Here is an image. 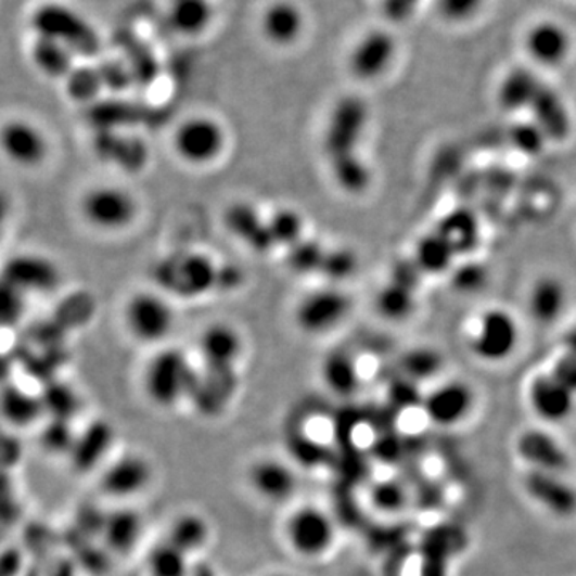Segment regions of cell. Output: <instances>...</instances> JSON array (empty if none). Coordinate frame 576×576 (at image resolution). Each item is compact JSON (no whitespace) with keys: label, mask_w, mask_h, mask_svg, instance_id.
Here are the masks:
<instances>
[{"label":"cell","mask_w":576,"mask_h":576,"mask_svg":"<svg viewBox=\"0 0 576 576\" xmlns=\"http://www.w3.org/2000/svg\"><path fill=\"white\" fill-rule=\"evenodd\" d=\"M197 382L188 357L175 348L156 354L144 376L148 396L159 407H171L184 396H192Z\"/></svg>","instance_id":"1"},{"label":"cell","mask_w":576,"mask_h":576,"mask_svg":"<svg viewBox=\"0 0 576 576\" xmlns=\"http://www.w3.org/2000/svg\"><path fill=\"white\" fill-rule=\"evenodd\" d=\"M33 28L40 37L59 40L73 53L80 56H95L101 42L95 29L67 7L59 3L42 5L33 16Z\"/></svg>","instance_id":"2"},{"label":"cell","mask_w":576,"mask_h":576,"mask_svg":"<svg viewBox=\"0 0 576 576\" xmlns=\"http://www.w3.org/2000/svg\"><path fill=\"white\" fill-rule=\"evenodd\" d=\"M369 123V106L362 98H340L330 113L323 135V150L329 161L357 153L363 131Z\"/></svg>","instance_id":"3"},{"label":"cell","mask_w":576,"mask_h":576,"mask_svg":"<svg viewBox=\"0 0 576 576\" xmlns=\"http://www.w3.org/2000/svg\"><path fill=\"white\" fill-rule=\"evenodd\" d=\"M220 266L210 256L190 254L167 259L157 269L161 284L183 298H197L218 287Z\"/></svg>","instance_id":"4"},{"label":"cell","mask_w":576,"mask_h":576,"mask_svg":"<svg viewBox=\"0 0 576 576\" xmlns=\"http://www.w3.org/2000/svg\"><path fill=\"white\" fill-rule=\"evenodd\" d=\"M225 144L223 127L205 116L184 120L174 135L178 156L192 165L210 164L223 153Z\"/></svg>","instance_id":"5"},{"label":"cell","mask_w":576,"mask_h":576,"mask_svg":"<svg viewBox=\"0 0 576 576\" xmlns=\"http://www.w3.org/2000/svg\"><path fill=\"white\" fill-rule=\"evenodd\" d=\"M333 524L329 515L315 507H303L289 515L285 538L295 554L315 559L333 543Z\"/></svg>","instance_id":"6"},{"label":"cell","mask_w":576,"mask_h":576,"mask_svg":"<svg viewBox=\"0 0 576 576\" xmlns=\"http://www.w3.org/2000/svg\"><path fill=\"white\" fill-rule=\"evenodd\" d=\"M80 210L86 220L95 228L116 231L133 221L137 202L127 191L119 188L100 187L84 195Z\"/></svg>","instance_id":"7"},{"label":"cell","mask_w":576,"mask_h":576,"mask_svg":"<svg viewBox=\"0 0 576 576\" xmlns=\"http://www.w3.org/2000/svg\"><path fill=\"white\" fill-rule=\"evenodd\" d=\"M126 320L130 332L141 342H162L170 333L175 318L170 305L154 293H138L128 302Z\"/></svg>","instance_id":"8"},{"label":"cell","mask_w":576,"mask_h":576,"mask_svg":"<svg viewBox=\"0 0 576 576\" xmlns=\"http://www.w3.org/2000/svg\"><path fill=\"white\" fill-rule=\"evenodd\" d=\"M351 311V299L335 289L309 293L296 308V323L306 333H323L338 325Z\"/></svg>","instance_id":"9"},{"label":"cell","mask_w":576,"mask_h":576,"mask_svg":"<svg viewBox=\"0 0 576 576\" xmlns=\"http://www.w3.org/2000/svg\"><path fill=\"white\" fill-rule=\"evenodd\" d=\"M396 56V37L386 29H372L357 40L349 56V67L357 79H379L389 69Z\"/></svg>","instance_id":"10"},{"label":"cell","mask_w":576,"mask_h":576,"mask_svg":"<svg viewBox=\"0 0 576 576\" xmlns=\"http://www.w3.org/2000/svg\"><path fill=\"white\" fill-rule=\"evenodd\" d=\"M525 52L541 66H559L571 55L574 39L562 23L540 20L527 29L524 37Z\"/></svg>","instance_id":"11"},{"label":"cell","mask_w":576,"mask_h":576,"mask_svg":"<svg viewBox=\"0 0 576 576\" xmlns=\"http://www.w3.org/2000/svg\"><path fill=\"white\" fill-rule=\"evenodd\" d=\"M87 117L97 130H123V127L159 123L164 114L137 101L107 100L89 104Z\"/></svg>","instance_id":"12"},{"label":"cell","mask_w":576,"mask_h":576,"mask_svg":"<svg viewBox=\"0 0 576 576\" xmlns=\"http://www.w3.org/2000/svg\"><path fill=\"white\" fill-rule=\"evenodd\" d=\"M517 338L519 329L514 318L501 309H491L481 320L474 351L484 360L498 362L514 351Z\"/></svg>","instance_id":"13"},{"label":"cell","mask_w":576,"mask_h":576,"mask_svg":"<svg viewBox=\"0 0 576 576\" xmlns=\"http://www.w3.org/2000/svg\"><path fill=\"white\" fill-rule=\"evenodd\" d=\"M93 150L104 162H111L128 174L140 171L150 159L146 143L135 135L120 130H97Z\"/></svg>","instance_id":"14"},{"label":"cell","mask_w":576,"mask_h":576,"mask_svg":"<svg viewBox=\"0 0 576 576\" xmlns=\"http://www.w3.org/2000/svg\"><path fill=\"white\" fill-rule=\"evenodd\" d=\"M3 284L20 292H50L60 284V271L50 259L37 255H18L7 263Z\"/></svg>","instance_id":"15"},{"label":"cell","mask_w":576,"mask_h":576,"mask_svg":"<svg viewBox=\"0 0 576 576\" xmlns=\"http://www.w3.org/2000/svg\"><path fill=\"white\" fill-rule=\"evenodd\" d=\"M226 229L239 241L244 242L255 254L266 255L276 248L268 220L259 215L254 205L235 202L226 208L223 215Z\"/></svg>","instance_id":"16"},{"label":"cell","mask_w":576,"mask_h":576,"mask_svg":"<svg viewBox=\"0 0 576 576\" xmlns=\"http://www.w3.org/2000/svg\"><path fill=\"white\" fill-rule=\"evenodd\" d=\"M153 471L150 463L138 455H126L106 468L101 476V490L107 497L124 500L141 494L150 485Z\"/></svg>","instance_id":"17"},{"label":"cell","mask_w":576,"mask_h":576,"mask_svg":"<svg viewBox=\"0 0 576 576\" xmlns=\"http://www.w3.org/2000/svg\"><path fill=\"white\" fill-rule=\"evenodd\" d=\"M463 532L455 525H437L421 541L420 576H447V562L463 548Z\"/></svg>","instance_id":"18"},{"label":"cell","mask_w":576,"mask_h":576,"mask_svg":"<svg viewBox=\"0 0 576 576\" xmlns=\"http://www.w3.org/2000/svg\"><path fill=\"white\" fill-rule=\"evenodd\" d=\"M248 481L259 497L272 503L290 500L295 495L296 485H298L295 471L284 461L274 460V458H266V460H258L252 464Z\"/></svg>","instance_id":"19"},{"label":"cell","mask_w":576,"mask_h":576,"mask_svg":"<svg viewBox=\"0 0 576 576\" xmlns=\"http://www.w3.org/2000/svg\"><path fill=\"white\" fill-rule=\"evenodd\" d=\"M241 338L231 327L225 323H215L208 327L201 338L202 362L205 366V372L232 373L235 359L241 353Z\"/></svg>","instance_id":"20"},{"label":"cell","mask_w":576,"mask_h":576,"mask_svg":"<svg viewBox=\"0 0 576 576\" xmlns=\"http://www.w3.org/2000/svg\"><path fill=\"white\" fill-rule=\"evenodd\" d=\"M2 148L7 157L22 167L39 165L47 156L46 138L23 120H12L3 127Z\"/></svg>","instance_id":"21"},{"label":"cell","mask_w":576,"mask_h":576,"mask_svg":"<svg viewBox=\"0 0 576 576\" xmlns=\"http://www.w3.org/2000/svg\"><path fill=\"white\" fill-rule=\"evenodd\" d=\"M528 110L534 114V123L545 131L548 140L562 141L571 135V113L561 95L548 84H541Z\"/></svg>","instance_id":"22"},{"label":"cell","mask_w":576,"mask_h":576,"mask_svg":"<svg viewBox=\"0 0 576 576\" xmlns=\"http://www.w3.org/2000/svg\"><path fill=\"white\" fill-rule=\"evenodd\" d=\"M114 443V431L106 421H93L86 431L77 434L69 460L74 471L87 474L100 466Z\"/></svg>","instance_id":"23"},{"label":"cell","mask_w":576,"mask_h":576,"mask_svg":"<svg viewBox=\"0 0 576 576\" xmlns=\"http://www.w3.org/2000/svg\"><path fill=\"white\" fill-rule=\"evenodd\" d=\"M525 490L538 503L561 517H567L576 512V491L571 485L558 479L554 474L540 470L532 471L525 477Z\"/></svg>","instance_id":"24"},{"label":"cell","mask_w":576,"mask_h":576,"mask_svg":"<svg viewBox=\"0 0 576 576\" xmlns=\"http://www.w3.org/2000/svg\"><path fill=\"white\" fill-rule=\"evenodd\" d=\"M141 534H143L141 515L130 508H120V510L107 512L101 540L107 551L126 555L133 551L135 546L140 541Z\"/></svg>","instance_id":"25"},{"label":"cell","mask_w":576,"mask_h":576,"mask_svg":"<svg viewBox=\"0 0 576 576\" xmlns=\"http://www.w3.org/2000/svg\"><path fill=\"white\" fill-rule=\"evenodd\" d=\"M530 402L537 415L562 421L574 410V394L552 375H541L530 386Z\"/></svg>","instance_id":"26"},{"label":"cell","mask_w":576,"mask_h":576,"mask_svg":"<svg viewBox=\"0 0 576 576\" xmlns=\"http://www.w3.org/2000/svg\"><path fill=\"white\" fill-rule=\"evenodd\" d=\"M473 394L463 383H450L424 400L426 415L437 424H453L470 412Z\"/></svg>","instance_id":"27"},{"label":"cell","mask_w":576,"mask_h":576,"mask_svg":"<svg viewBox=\"0 0 576 576\" xmlns=\"http://www.w3.org/2000/svg\"><path fill=\"white\" fill-rule=\"evenodd\" d=\"M517 450L524 460L546 473H558L568 468V455L543 431H527L517 443Z\"/></svg>","instance_id":"28"},{"label":"cell","mask_w":576,"mask_h":576,"mask_svg":"<svg viewBox=\"0 0 576 576\" xmlns=\"http://www.w3.org/2000/svg\"><path fill=\"white\" fill-rule=\"evenodd\" d=\"M543 80L530 67H512L498 87V103L511 113L528 110Z\"/></svg>","instance_id":"29"},{"label":"cell","mask_w":576,"mask_h":576,"mask_svg":"<svg viewBox=\"0 0 576 576\" xmlns=\"http://www.w3.org/2000/svg\"><path fill=\"white\" fill-rule=\"evenodd\" d=\"M117 42L126 56L124 62L130 67L135 86L148 87L156 82L161 66L151 47L131 33H120Z\"/></svg>","instance_id":"30"},{"label":"cell","mask_w":576,"mask_h":576,"mask_svg":"<svg viewBox=\"0 0 576 576\" xmlns=\"http://www.w3.org/2000/svg\"><path fill=\"white\" fill-rule=\"evenodd\" d=\"M2 412L5 421L15 427H28L39 420L43 412L40 394H33L20 384H7L2 394Z\"/></svg>","instance_id":"31"},{"label":"cell","mask_w":576,"mask_h":576,"mask_svg":"<svg viewBox=\"0 0 576 576\" xmlns=\"http://www.w3.org/2000/svg\"><path fill=\"white\" fill-rule=\"evenodd\" d=\"M303 29V15L295 3L281 0L266 10L263 18V31L266 37L279 46H287L296 40Z\"/></svg>","instance_id":"32"},{"label":"cell","mask_w":576,"mask_h":576,"mask_svg":"<svg viewBox=\"0 0 576 576\" xmlns=\"http://www.w3.org/2000/svg\"><path fill=\"white\" fill-rule=\"evenodd\" d=\"M437 232L453 248L455 255H466L476 248L479 242V223L466 208L453 210L440 220Z\"/></svg>","instance_id":"33"},{"label":"cell","mask_w":576,"mask_h":576,"mask_svg":"<svg viewBox=\"0 0 576 576\" xmlns=\"http://www.w3.org/2000/svg\"><path fill=\"white\" fill-rule=\"evenodd\" d=\"M528 302L532 316L537 322L551 323L564 311L567 292L559 279L543 278L532 289Z\"/></svg>","instance_id":"34"},{"label":"cell","mask_w":576,"mask_h":576,"mask_svg":"<svg viewBox=\"0 0 576 576\" xmlns=\"http://www.w3.org/2000/svg\"><path fill=\"white\" fill-rule=\"evenodd\" d=\"M73 55L74 53L67 47L49 37H37L33 46L34 64L50 77L66 79L74 69Z\"/></svg>","instance_id":"35"},{"label":"cell","mask_w":576,"mask_h":576,"mask_svg":"<svg viewBox=\"0 0 576 576\" xmlns=\"http://www.w3.org/2000/svg\"><path fill=\"white\" fill-rule=\"evenodd\" d=\"M322 375L327 386L340 396H349L360 383L356 360L348 353L330 354L323 362Z\"/></svg>","instance_id":"36"},{"label":"cell","mask_w":576,"mask_h":576,"mask_svg":"<svg viewBox=\"0 0 576 576\" xmlns=\"http://www.w3.org/2000/svg\"><path fill=\"white\" fill-rule=\"evenodd\" d=\"M208 541V524L197 514H183L174 522L168 532L167 543L183 552L194 554Z\"/></svg>","instance_id":"37"},{"label":"cell","mask_w":576,"mask_h":576,"mask_svg":"<svg viewBox=\"0 0 576 576\" xmlns=\"http://www.w3.org/2000/svg\"><path fill=\"white\" fill-rule=\"evenodd\" d=\"M210 18L212 7L207 0H174L168 13L171 28L187 36L204 31Z\"/></svg>","instance_id":"38"},{"label":"cell","mask_w":576,"mask_h":576,"mask_svg":"<svg viewBox=\"0 0 576 576\" xmlns=\"http://www.w3.org/2000/svg\"><path fill=\"white\" fill-rule=\"evenodd\" d=\"M330 168H332L335 183L348 194H360L370 187V181H372L370 168L357 153L330 161Z\"/></svg>","instance_id":"39"},{"label":"cell","mask_w":576,"mask_h":576,"mask_svg":"<svg viewBox=\"0 0 576 576\" xmlns=\"http://www.w3.org/2000/svg\"><path fill=\"white\" fill-rule=\"evenodd\" d=\"M453 256V248L437 231L424 235L418 242L415 261L423 272L439 274V272L446 271L451 265Z\"/></svg>","instance_id":"40"},{"label":"cell","mask_w":576,"mask_h":576,"mask_svg":"<svg viewBox=\"0 0 576 576\" xmlns=\"http://www.w3.org/2000/svg\"><path fill=\"white\" fill-rule=\"evenodd\" d=\"M43 412L52 420L71 421L79 412L77 394L67 384L49 383L40 393Z\"/></svg>","instance_id":"41"},{"label":"cell","mask_w":576,"mask_h":576,"mask_svg":"<svg viewBox=\"0 0 576 576\" xmlns=\"http://www.w3.org/2000/svg\"><path fill=\"white\" fill-rule=\"evenodd\" d=\"M415 306V292L389 282L376 296L380 315L389 320L406 319Z\"/></svg>","instance_id":"42"},{"label":"cell","mask_w":576,"mask_h":576,"mask_svg":"<svg viewBox=\"0 0 576 576\" xmlns=\"http://www.w3.org/2000/svg\"><path fill=\"white\" fill-rule=\"evenodd\" d=\"M327 251L312 239H302L287 248V265L295 274L309 276L320 272Z\"/></svg>","instance_id":"43"},{"label":"cell","mask_w":576,"mask_h":576,"mask_svg":"<svg viewBox=\"0 0 576 576\" xmlns=\"http://www.w3.org/2000/svg\"><path fill=\"white\" fill-rule=\"evenodd\" d=\"M103 89L98 67H74L69 76L66 77L67 93L79 103L92 104Z\"/></svg>","instance_id":"44"},{"label":"cell","mask_w":576,"mask_h":576,"mask_svg":"<svg viewBox=\"0 0 576 576\" xmlns=\"http://www.w3.org/2000/svg\"><path fill=\"white\" fill-rule=\"evenodd\" d=\"M487 0H434L437 16L450 26L470 25L479 18Z\"/></svg>","instance_id":"45"},{"label":"cell","mask_w":576,"mask_h":576,"mask_svg":"<svg viewBox=\"0 0 576 576\" xmlns=\"http://www.w3.org/2000/svg\"><path fill=\"white\" fill-rule=\"evenodd\" d=\"M268 225L276 247L282 245V247L290 248L303 239V226L305 223H303L302 215L292 208H279L268 218Z\"/></svg>","instance_id":"46"},{"label":"cell","mask_w":576,"mask_h":576,"mask_svg":"<svg viewBox=\"0 0 576 576\" xmlns=\"http://www.w3.org/2000/svg\"><path fill=\"white\" fill-rule=\"evenodd\" d=\"M151 576H188V555L178 551L170 543H164L153 549L148 559Z\"/></svg>","instance_id":"47"},{"label":"cell","mask_w":576,"mask_h":576,"mask_svg":"<svg viewBox=\"0 0 576 576\" xmlns=\"http://www.w3.org/2000/svg\"><path fill=\"white\" fill-rule=\"evenodd\" d=\"M76 439L77 434L74 433L71 421L52 420V418L42 427L39 436L42 450H46L47 453L55 455V457H62V455L69 457Z\"/></svg>","instance_id":"48"},{"label":"cell","mask_w":576,"mask_h":576,"mask_svg":"<svg viewBox=\"0 0 576 576\" xmlns=\"http://www.w3.org/2000/svg\"><path fill=\"white\" fill-rule=\"evenodd\" d=\"M359 259L348 248L327 251L319 274L333 282L346 281L357 271Z\"/></svg>","instance_id":"49"},{"label":"cell","mask_w":576,"mask_h":576,"mask_svg":"<svg viewBox=\"0 0 576 576\" xmlns=\"http://www.w3.org/2000/svg\"><path fill=\"white\" fill-rule=\"evenodd\" d=\"M440 363L443 359L439 354L430 348H420L404 357L402 369L410 380L430 379L439 372Z\"/></svg>","instance_id":"50"},{"label":"cell","mask_w":576,"mask_h":576,"mask_svg":"<svg viewBox=\"0 0 576 576\" xmlns=\"http://www.w3.org/2000/svg\"><path fill=\"white\" fill-rule=\"evenodd\" d=\"M98 73H100L104 89L111 90V92H126L128 87L135 86L130 67L127 66L124 60H104L98 66Z\"/></svg>","instance_id":"51"},{"label":"cell","mask_w":576,"mask_h":576,"mask_svg":"<svg viewBox=\"0 0 576 576\" xmlns=\"http://www.w3.org/2000/svg\"><path fill=\"white\" fill-rule=\"evenodd\" d=\"M370 500L384 512H396L402 510L407 503L406 491L402 485L394 481H383L373 485Z\"/></svg>","instance_id":"52"},{"label":"cell","mask_w":576,"mask_h":576,"mask_svg":"<svg viewBox=\"0 0 576 576\" xmlns=\"http://www.w3.org/2000/svg\"><path fill=\"white\" fill-rule=\"evenodd\" d=\"M546 140L545 131L535 123L517 124L512 127L511 141L521 153L535 156L543 151Z\"/></svg>","instance_id":"53"},{"label":"cell","mask_w":576,"mask_h":576,"mask_svg":"<svg viewBox=\"0 0 576 576\" xmlns=\"http://www.w3.org/2000/svg\"><path fill=\"white\" fill-rule=\"evenodd\" d=\"M391 406L397 412L412 409L421 402L420 389L413 380H399L394 382L389 387Z\"/></svg>","instance_id":"54"},{"label":"cell","mask_w":576,"mask_h":576,"mask_svg":"<svg viewBox=\"0 0 576 576\" xmlns=\"http://www.w3.org/2000/svg\"><path fill=\"white\" fill-rule=\"evenodd\" d=\"M424 0H380L384 18L391 23H406L418 12Z\"/></svg>","instance_id":"55"},{"label":"cell","mask_w":576,"mask_h":576,"mask_svg":"<svg viewBox=\"0 0 576 576\" xmlns=\"http://www.w3.org/2000/svg\"><path fill=\"white\" fill-rule=\"evenodd\" d=\"M455 285L463 292H476L487 282V271L476 263L461 266L453 276Z\"/></svg>","instance_id":"56"},{"label":"cell","mask_w":576,"mask_h":576,"mask_svg":"<svg viewBox=\"0 0 576 576\" xmlns=\"http://www.w3.org/2000/svg\"><path fill=\"white\" fill-rule=\"evenodd\" d=\"M421 276H423V271H421L415 259H413V261H410V259H402V261H399L394 266L393 279H391V282H396V284L415 292L418 285H420Z\"/></svg>","instance_id":"57"},{"label":"cell","mask_w":576,"mask_h":576,"mask_svg":"<svg viewBox=\"0 0 576 576\" xmlns=\"http://www.w3.org/2000/svg\"><path fill=\"white\" fill-rule=\"evenodd\" d=\"M552 376L558 380L562 386L567 387L572 394L576 393V356L567 353L555 362L552 369Z\"/></svg>","instance_id":"58"},{"label":"cell","mask_w":576,"mask_h":576,"mask_svg":"<svg viewBox=\"0 0 576 576\" xmlns=\"http://www.w3.org/2000/svg\"><path fill=\"white\" fill-rule=\"evenodd\" d=\"M23 293L20 290L3 284L2 319L3 322H16L23 311Z\"/></svg>","instance_id":"59"},{"label":"cell","mask_w":576,"mask_h":576,"mask_svg":"<svg viewBox=\"0 0 576 576\" xmlns=\"http://www.w3.org/2000/svg\"><path fill=\"white\" fill-rule=\"evenodd\" d=\"M3 576H20L25 571V555L22 549L7 548L3 551Z\"/></svg>","instance_id":"60"},{"label":"cell","mask_w":576,"mask_h":576,"mask_svg":"<svg viewBox=\"0 0 576 576\" xmlns=\"http://www.w3.org/2000/svg\"><path fill=\"white\" fill-rule=\"evenodd\" d=\"M402 444H400L399 437L384 436L379 443L373 446L376 457L383 461H393L399 458L402 453Z\"/></svg>","instance_id":"61"},{"label":"cell","mask_w":576,"mask_h":576,"mask_svg":"<svg viewBox=\"0 0 576 576\" xmlns=\"http://www.w3.org/2000/svg\"><path fill=\"white\" fill-rule=\"evenodd\" d=\"M76 575V564L71 559H62V561L53 564L49 576H74Z\"/></svg>","instance_id":"62"},{"label":"cell","mask_w":576,"mask_h":576,"mask_svg":"<svg viewBox=\"0 0 576 576\" xmlns=\"http://www.w3.org/2000/svg\"><path fill=\"white\" fill-rule=\"evenodd\" d=\"M564 343L565 346H567V353L574 354V356H576V327L567 333Z\"/></svg>","instance_id":"63"},{"label":"cell","mask_w":576,"mask_h":576,"mask_svg":"<svg viewBox=\"0 0 576 576\" xmlns=\"http://www.w3.org/2000/svg\"><path fill=\"white\" fill-rule=\"evenodd\" d=\"M271 576H293V575L279 574V575H271Z\"/></svg>","instance_id":"64"}]
</instances>
